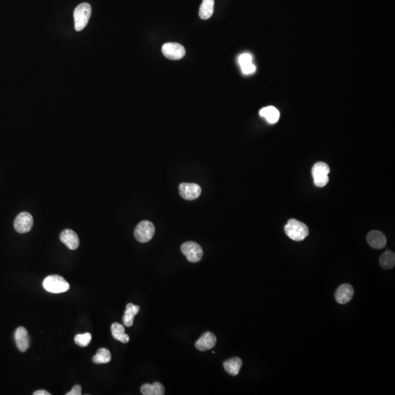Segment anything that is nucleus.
Listing matches in <instances>:
<instances>
[{
  "instance_id": "13",
  "label": "nucleus",
  "mask_w": 395,
  "mask_h": 395,
  "mask_svg": "<svg viewBox=\"0 0 395 395\" xmlns=\"http://www.w3.org/2000/svg\"><path fill=\"white\" fill-rule=\"evenodd\" d=\"M367 241L373 248L383 249L386 247L387 240L383 233L378 231H372L367 234Z\"/></svg>"
},
{
  "instance_id": "12",
  "label": "nucleus",
  "mask_w": 395,
  "mask_h": 395,
  "mask_svg": "<svg viewBox=\"0 0 395 395\" xmlns=\"http://www.w3.org/2000/svg\"><path fill=\"white\" fill-rule=\"evenodd\" d=\"M354 291L351 285L343 284L337 289L335 299L341 305L348 303L354 296Z\"/></svg>"
},
{
  "instance_id": "15",
  "label": "nucleus",
  "mask_w": 395,
  "mask_h": 395,
  "mask_svg": "<svg viewBox=\"0 0 395 395\" xmlns=\"http://www.w3.org/2000/svg\"><path fill=\"white\" fill-rule=\"evenodd\" d=\"M140 307L134 304L129 303L126 306V310L122 318L123 324L127 327H130L134 324V318L138 313Z\"/></svg>"
},
{
  "instance_id": "27",
  "label": "nucleus",
  "mask_w": 395,
  "mask_h": 395,
  "mask_svg": "<svg viewBox=\"0 0 395 395\" xmlns=\"http://www.w3.org/2000/svg\"><path fill=\"white\" fill-rule=\"evenodd\" d=\"M34 395H51L49 392L46 390H38L36 391L33 393Z\"/></svg>"
},
{
  "instance_id": "25",
  "label": "nucleus",
  "mask_w": 395,
  "mask_h": 395,
  "mask_svg": "<svg viewBox=\"0 0 395 395\" xmlns=\"http://www.w3.org/2000/svg\"><path fill=\"white\" fill-rule=\"evenodd\" d=\"M241 69L242 73L245 75L252 74V73H255L256 70V66L253 65V62L242 65V66H241Z\"/></svg>"
},
{
  "instance_id": "19",
  "label": "nucleus",
  "mask_w": 395,
  "mask_h": 395,
  "mask_svg": "<svg viewBox=\"0 0 395 395\" xmlns=\"http://www.w3.org/2000/svg\"><path fill=\"white\" fill-rule=\"evenodd\" d=\"M111 332L113 337L117 341H120L123 343H127L130 341V337L125 334L124 326L119 323H114L111 325Z\"/></svg>"
},
{
  "instance_id": "10",
  "label": "nucleus",
  "mask_w": 395,
  "mask_h": 395,
  "mask_svg": "<svg viewBox=\"0 0 395 395\" xmlns=\"http://www.w3.org/2000/svg\"><path fill=\"white\" fill-rule=\"evenodd\" d=\"M216 337L212 332H205L195 343V348L201 351L212 349L216 344Z\"/></svg>"
},
{
  "instance_id": "6",
  "label": "nucleus",
  "mask_w": 395,
  "mask_h": 395,
  "mask_svg": "<svg viewBox=\"0 0 395 395\" xmlns=\"http://www.w3.org/2000/svg\"><path fill=\"white\" fill-rule=\"evenodd\" d=\"M182 253L186 256L187 259L192 263L200 261L203 256V250L199 244L194 241H187L181 247Z\"/></svg>"
},
{
  "instance_id": "18",
  "label": "nucleus",
  "mask_w": 395,
  "mask_h": 395,
  "mask_svg": "<svg viewBox=\"0 0 395 395\" xmlns=\"http://www.w3.org/2000/svg\"><path fill=\"white\" fill-rule=\"evenodd\" d=\"M141 392L144 395H163L165 394L164 386L158 382L153 384L145 383L141 387Z\"/></svg>"
},
{
  "instance_id": "4",
  "label": "nucleus",
  "mask_w": 395,
  "mask_h": 395,
  "mask_svg": "<svg viewBox=\"0 0 395 395\" xmlns=\"http://www.w3.org/2000/svg\"><path fill=\"white\" fill-rule=\"evenodd\" d=\"M330 172L329 166L326 163L319 162L315 163L312 169L314 184L318 188L325 187L328 182V174Z\"/></svg>"
},
{
  "instance_id": "20",
  "label": "nucleus",
  "mask_w": 395,
  "mask_h": 395,
  "mask_svg": "<svg viewBox=\"0 0 395 395\" xmlns=\"http://www.w3.org/2000/svg\"><path fill=\"white\" fill-rule=\"evenodd\" d=\"M215 0H203L199 10V17L202 19H209L214 12Z\"/></svg>"
},
{
  "instance_id": "3",
  "label": "nucleus",
  "mask_w": 395,
  "mask_h": 395,
  "mask_svg": "<svg viewBox=\"0 0 395 395\" xmlns=\"http://www.w3.org/2000/svg\"><path fill=\"white\" fill-rule=\"evenodd\" d=\"M43 287L47 292L53 293H60L68 292L70 285L65 278L59 275H50L43 280Z\"/></svg>"
},
{
  "instance_id": "21",
  "label": "nucleus",
  "mask_w": 395,
  "mask_h": 395,
  "mask_svg": "<svg viewBox=\"0 0 395 395\" xmlns=\"http://www.w3.org/2000/svg\"><path fill=\"white\" fill-rule=\"evenodd\" d=\"M380 265L384 270H391L395 265V255L393 252H384L380 258Z\"/></svg>"
},
{
  "instance_id": "5",
  "label": "nucleus",
  "mask_w": 395,
  "mask_h": 395,
  "mask_svg": "<svg viewBox=\"0 0 395 395\" xmlns=\"http://www.w3.org/2000/svg\"><path fill=\"white\" fill-rule=\"evenodd\" d=\"M155 232V228L153 223L148 221H143L138 224L135 231L134 236L137 241L141 243L148 242L153 239Z\"/></svg>"
},
{
  "instance_id": "22",
  "label": "nucleus",
  "mask_w": 395,
  "mask_h": 395,
  "mask_svg": "<svg viewBox=\"0 0 395 395\" xmlns=\"http://www.w3.org/2000/svg\"><path fill=\"white\" fill-rule=\"evenodd\" d=\"M111 360V354L107 348H100L96 355L94 356L92 361L96 364H106Z\"/></svg>"
},
{
  "instance_id": "8",
  "label": "nucleus",
  "mask_w": 395,
  "mask_h": 395,
  "mask_svg": "<svg viewBox=\"0 0 395 395\" xmlns=\"http://www.w3.org/2000/svg\"><path fill=\"white\" fill-rule=\"evenodd\" d=\"M33 218L29 212H21L14 221V228L19 234L29 232L33 226Z\"/></svg>"
},
{
  "instance_id": "17",
  "label": "nucleus",
  "mask_w": 395,
  "mask_h": 395,
  "mask_svg": "<svg viewBox=\"0 0 395 395\" xmlns=\"http://www.w3.org/2000/svg\"><path fill=\"white\" fill-rule=\"evenodd\" d=\"M260 117L265 118L270 124H275L280 119V111L274 106H267L260 111Z\"/></svg>"
},
{
  "instance_id": "16",
  "label": "nucleus",
  "mask_w": 395,
  "mask_h": 395,
  "mask_svg": "<svg viewBox=\"0 0 395 395\" xmlns=\"http://www.w3.org/2000/svg\"><path fill=\"white\" fill-rule=\"evenodd\" d=\"M241 365H242V361L239 357H233L223 363V367L225 371L228 374L234 376L239 374Z\"/></svg>"
},
{
  "instance_id": "14",
  "label": "nucleus",
  "mask_w": 395,
  "mask_h": 395,
  "mask_svg": "<svg viewBox=\"0 0 395 395\" xmlns=\"http://www.w3.org/2000/svg\"><path fill=\"white\" fill-rule=\"evenodd\" d=\"M15 340L17 347L21 352H25L30 347V336L24 327L19 326L15 332Z\"/></svg>"
},
{
  "instance_id": "23",
  "label": "nucleus",
  "mask_w": 395,
  "mask_h": 395,
  "mask_svg": "<svg viewBox=\"0 0 395 395\" xmlns=\"http://www.w3.org/2000/svg\"><path fill=\"white\" fill-rule=\"evenodd\" d=\"M75 343L81 347H86L89 345L92 341V335L89 332L85 334H79L74 338Z\"/></svg>"
},
{
  "instance_id": "26",
  "label": "nucleus",
  "mask_w": 395,
  "mask_h": 395,
  "mask_svg": "<svg viewBox=\"0 0 395 395\" xmlns=\"http://www.w3.org/2000/svg\"><path fill=\"white\" fill-rule=\"evenodd\" d=\"M82 395V386L80 385H76L72 388L70 392H68L66 395Z\"/></svg>"
},
{
  "instance_id": "9",
  "label": "nucleus",
  "mask_w": 395,
  "mask_h": 395,
  "mask_svg": "<svg viewBox=\"0 0 395 395\" xmlns=\"http://www.w3.org/2000/svg\"><path fill=\"white\" fill-rule=\"evenodd\" d=\"M179 189L181 196L185 200H195L202 193V188L197 184L182 183L179 185Z\"/></svg>"
},
{
  "instance_id": "24",
  "label": "nucleus",
  "mask_w": 395,
  "mask_h": 395,
  "mask_svg": "<svg viewBox=\"0 0 395 395\" xmlns=\"http://www.w3.org/2000/svg\"><path fill=\"white\" fill-rule=\"evenodd\" d=\"M239 64H240V67L242 65H246V64L250 63L253 62V56L250 53H244L240 55L238 59Z\"/></svg>"
},
{
  "instance_id": "7",
  "label": "nucleus",
  "mask_w": 395,
  "mask_h": 395,
  "mask_svg": "<svg viewBox=\"0 0 395 395\" xmlns=\"http://www.w3.org/2000/svg\"><path fill=\"white\" fill-rule=\"evenodd\" d=\"M163 55L172 60H179L185 55V49L183 46L177 43H165L162 47Z\"/></svg>"
},
{
  "instance_id": "2",
  "label": "nucleus",
  "mask_w": 395,
  "mask_h": 395,
  "mask_svg": "<svg viewBox=\"0 0 395 395\" xmlns=\"http://www.w3.org/2000/svg\"><path fill=\"white\" fill-rule=\"evenodd\" d=\"M92 14V8L89 3L84 2L76 7L73 14L75 29L76 31H82L87 25Z\"/></svg>"
},
{
  "instance_id": "1",
  "label": "nucleus",
  "mask_w": 395,
  "mask_h": 395,
  "mask_svg": "<svg viewBox=\"0 0 395 395\" xmlns=\"http://www.w3.org/2000/svg\"><path fill=\"white\" fill-rule=\"evenodd\" d=\"M285 232L291 240L300 241L308 237L309 234V229L303 223L300 222L297 220L291 219L285 225Z\"/></svg>"
},
{
  "instance_id": "11",
  "label": "nucleus",
  "mask_w": 395,
  "mask_h": 395,
  "mask_svg": "<svg viewBox=\"0 0 395 395\" xmlns=\"http://www.w3.org/2000/svg\"><path fill=\"white\" fill-rule=\"evenodd\" d=\"M61 241L67 246L70 250H74L79 247V238L75 231L70 229L64 230L60 234Z\"/></svg>"
}]
</instances>
